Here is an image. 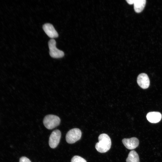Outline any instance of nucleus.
<instances>
[{"instance_id": "0eeeda50", "label": "nucleus", "mask_w": 162, "mask_h": 162, "mask_svg": "<svg viewBox=\"0 0 162 162\" xmlns=\"http://www.w3.org/2000/svg\"><path fill=\"white\" fill-rule=\"evenodd\" d=\"M122 142L124 146L129 149L136 148L138 146L139 143L138 139L135 137L124 138L122 140Z\"/></svg>"}, {"instance_id": "1a4fd4ad", "label": "nucleus", "mask_w": 162, "mask_h": 162, "mask_svg": "<svg viewBox=\"0 0 162 162\" xmlns=\"http://www.w3.org/2000/svg\"><path fill=\"white\" fill-rule=\"evenodd\" d=\"M148 120L151 123H155L159 122L162 118V115L158 112H148L146 116Z\"/></svg>"}, {"instance_id": "f03ea898", "label": "nucleus", "mask_w": 162, "mask_h": 162, "mask_svg": "<svg viewBox=\"0 0 162 162\" xmlns=\"http://www.w3.org/2000/svg\"><path fill=\"white\" fill-rule=\"evenodd\" d=\"M60 122V119L58 116L53 115H46L43 121L44 126L48 129H52L58 126Z\"/></svg>"}, {"instance_id": "f8f14e48", "label": "nucleus", "mask_w": 162, "mask_h": 162, "mask_svg": "<svg viewBox=\"0 0 162 162\" xmlns=\"http://www.w3.org/2000/svg\"><path fill=\"white\" fill-rule=\"evenodd\" d=\"M71 162H87L83 158L77 155L74 156L71 159Z\"/></svg>"}, {"instance_id": "9d476101", "label": "nucleus", "mask_w": 162, "mask_h": 162, "mask_svg": "<svg viewBox=\"0 0 162 162\" xmlns=\"http://www.w3.org/2000/svg\"><path fill=\"white\" fill-rule=\"evenodd\" d=\"M146 3V0H135L134 9L135 12H141L144 9Z\"/></svg>"}, {"instance_id": "39448f33", "label": "nucleus", "mask_w": 162, "mask_h": 162, "mask_svg": "<svg viewBox=\"0 0 162 162\" xmlns=\"http://www.w3.org/2000/svg\"><path fill=\"white\" fill-rule=\"evenodd\" d=\"M61 136L60 130L56 129L53 131L51 134L49 138V144L50 146L52 148H56L59 143Z\"/></svg>"}, {"instance_id": "7ed1b4c3", "label": "nucleus", "mask_w": 162, "mask_h": 162, "mask_svg": "<svg viewBox=\"0 0 162 162\" xmlns=\"http://www.w3.org/2000/svg\"><path fill=\"white\" fill-rule=\"evenodd\" d=\"M82 136L80 130L78 128L70 130L66 135V140L69 144L74 143L80 139Z\"/></svg>"}, {"instance_id": "6e6552de", "label": "nucleus", "mask_w": 162, "mask_h": 162, "mask_svg": "<svg viewBox=\"0 0 162 162\" xmlns=\"http://www.w3.org/2000/svg\"><path fill=\"white\" fill-rule=\"evenodd\" d=\"M43 28L46 34L50 38L53 39L58 36V32L51 24L45 23L43 26Z\"/></svg>"}, {"instance_id": "20e7f679", "label": "nucleus", "mask_w": 162, "mask_h": 162, "mask_svg": "<svg viewBox=\"0 0 162 162\" xmlns=\"http://www.w3.org/2000/svg\"><path fill=\"white\" fill-rule=\"evenodd\" d=\"M56 42L54 39H51L48 42L49 54L50 56L54 58H60L64 56V53L62 50L58 49L56 47Z\"/></svg>"}, {"instance_id": "f257e3e1", "label": "nucleus", "mask_w": 162, "mask_h": 162, "mask_svg": "<svg viewBox=\"0 0 162 162\" xmlns=\"http://www.w3.org/2000/svg\"><path fill=\"white\" fill-rule=\"evenodd\" d=\"M98 139L99 142L95 145V148L98 152L104 153L110 150L111 146V141L107 134H100L98 136Z\"/></svg>"}, {"instance_id": "ddd939ff", "label": "nucleus", "mask_w": 162, "mask_h": 162, "mask_svg": "<svg viewBox=\"0 0 162 162\" xmlns=\"http://www.w3.org/2000/svg\"><path fill=\"white\" fill-rule=\"evenodd\" d=\"M19 162H32L28 158L26 157L23 156L20 158Z\"/></svg>"}, {"instance_id": "9b49d317", "label": "nucleus", "mask_w": 162, "mask_h": 162, "mask_svg": "<svg viewBox=\"0 0 162 162\" xmlns=\"http://www.w3.org/2000/svg\"><path fill=\"white\" fill-rule=\"evenodd\" d=\"M126 162H140L139 155L134 150H132L129 153L126 159Z\"/></svg>"}, {"instance_id": "423d86ee", "label": "nucleus", "mask_w": 162, "mask_h": 162, "mask_svg": "<svg viewBox=\"0 0 162 162\" xmlns=\"http://www.w3.org/2000/svg\"><path fill=\"white\" fill-rule=\"evenodd\" d=\"M139 86L143 89L148 88L150 85V80L147 75L144 73L140 74L137 79Z\"/></svg>"}, {"instance_id": "4468645a", "label": "nucleus", "mask_w": 162, "mask_h": 162, "mask_svg": "<svg viewBox=\"0 0 162 162\" xmlns=\"http://www.w3.org/2000/svg\"><path fill=\"white\" fill-rule=\"evenodd\" d=\"M126 1L128 4H134L135 0H126Z\"/></svg>"}]
</instances>
